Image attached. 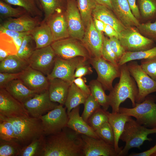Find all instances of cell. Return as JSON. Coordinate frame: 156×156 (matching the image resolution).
<instances>
[{"label":"cell","mask_w":156,"mask_h":156,"mask_svg":"<svg viewBox=\"0 0 156 156\" xmlns=\"http://www.w3.org/2000/svg\"><path fill=\"white\" fill-rule=\"evenodd\" d=\"M96 4L104 5L112 10L111 0H92Z\"/></svg>","instance_id":"cell-57"},{"label":"cell","mask_w":156,"mask_h":156,"mask_svg":"<svg viewBox=\"0 0 156 156\" xmlns=\"http://www.w3.org/2000/svg\"><path fill=\"white\" fill-rule=\"evenodd\" d=\"M156 57V46L150 49L135 52L126 51L119 60V66L131 61L143 60Z\"/></svg>","instance_id":"cell-34"},{"label":"cell","mask_w":156,"mask_h":156,"mask_svg":"<svg viewBox=\"0 0 156 156\" xmlns=\"http://www.w3.org/2000/svg\"><path fill=\"white\" fill-rule=\"evenodd\" d=\"M36 1L39 8H41V7L40 4L39 0H36Z\"/></svg>","instance_id":"cell-59"},{"label":"cell","mask_w":156,"mask_h":156,"mask_svg":"<svg viewBox=\"0 0 156 156\" xmlns=\"http://www.w3.org/2000/svg\"><path fill=\"white\" fill-rule=\"evenodd\" d=\"M156 152V142L155 145L150 149L142 152L138 153H133L130 154V156H150Z\"/></svg>","instance_id":"cell-55"},{"label":"cell","mask_w":156,"mask_h":156,"mask_svg":"<svg viewBox=\"0 0 156 156\" xmlns=\"http://www.w3.org/2000/svg\"><path fill=\"white\" fill-rule=\"evenodd\" d=\"M84 58L78 57L64 59L56 57L53 69L47 76V78L49 80L58 78L72 83L75 79L74 74L75 70Z\"/></svg>","instance_id":"cell-12"},{"label":"cell","mask_w":156,"mask_h":156,"mask_svg":"<svg viewBox=\"0 0 156 156\" xmlns=\"http://www.w3.org/2000/svg\"><path fill=\"white\" fill-rule=\"evenodd\" d=\"M88 61L97 73L96 79L105 90L111 91L113 88L114 80L120 77V66H115L102 57H91Z\"/></svg>","instance_id":"cell-9"},{"label":"cell","mask_w":156,"mask_h":156,"mask_svg":"<svg viewBox=\"0 0 156 156\" xmlns=\"http://www.w3.org/2000/svg\"><path fill=\"white\" fill-rule=\"evenodd\" d=\"M49 80L48 91L51 100L64 105L68 89L71 83L58 78Z\"/></svg>","instance_id":"cell-23"},{"label":"cell","mask_w":156,"mask_h":156,"mask_svg":"<svg viewBox=\"0 0 156 156\" xmlns=\"http://www.w3.org/2000/svg\"><path fill=\"white\" fill-rule=\"evenodd\" d=\"M140 65L144 71L156 81V57L141 60Z\"/></svg>","instance_id":"cell-47"},{"label":"cell","mask_w":156,"mask_h":156,"mask_svg":"<svg viewBox=\"0 0 156 156\" xmlns=\"http://www.w3.org/2000/svg\"><path fill=\"white\" fill-rule=\"evenodd\" d=\"M81 135L66 127L60 132L46 136L42 156H83Z\"/></svg>","instance_id":"cell-1"},{"label":"cell","mask_w":156,"mask_h":156,"mask_svg":"<svg viewBox=\"0 0 156 156\" xmlns=\"http://www.w3.org/2000/svg\"><path fill=\"white\" fill-rule=\"evenodd\" d=\"M83 156H118L114 146L100 138L81 135Z\"/></svg>","instance_id":"cell-16"},{"label":"cell","mask_w":156,"mask_h":156,"mask_svg":"<svg viewBox=\"0 0 156 156\" xmlns=\"http://www.w3.org/2000/svg\"><path fill=\"white\" fill-rule=\"evenodd\" d=\"M41 18L33 17L27 13L18 18H10L1 21L0 26L19 32H31L39 25Z\"/></svg>","instance_id":"cell-19"},{"label":"cell","mask_w":156,"mask_h":156,"mask_svg":"<svg viewBox=\"0 0 156 156\" xmlns=\"http://www.w3.org/2000/svg\"><path fill=\"white\" fill-rule=\"evenodd\" d=\"M120 69L119 81L108 95L112 112H119L120 105L127 99L130 100L133 107H134L138 94L137 86L129 72L127 64L120 66Z\"/></svg>","instance_id":"cell-2"},{"label":"cell","mask_w":156,"mask_h":156,"mask_svg":"<svg viewBox=\"0 0 156 156\" xmlns=\"http://www.w3.org/2000/svg\"><path fill=\"white\" fill-rule=\"evenodd\" d=\"M112 10L125 27H137L140 23L132 12L127 0H111Z\"/></svg>","instance_id":"cell-21"},{"label":"cell","mask_w":156,"mask_h":156,"mask_svg":"<svg viewBox=\"0 0 156 156\" xmlns=\"http://www.w3.org/2000/svg\"><path fill=\"white\" fill-rule=\"evenodd\" d=\"M86 80L83 77L75 78L73 82L83 92L88 96L91 94V91L89 85L86 84Z\"/></svg>","instance_id":"cell-51"},{"label":"cell","mask_w":156,"mask_h":156,"mask_svg":"<svg viewBox=\"0 0 156 156\" xmlns=\"http://www.w3.org/2000/svg\"><path fill=\"white\" fill-rule=\"evenodd\" d=\"M91 94L97 101L102 108L107 110L110 105L108 95H107L102 84L96 79L91 80L89 82Z\"/></svg>","instance_id":"cell-30"},{"label":"cell","mask_w":156,"mask_h":156,"mask_svg":"<svg viewBox=\"0 0 156 156\" xmlns=\"http://www.w3.org/2000/svg\"><path fill=\"white\" fill-rule=\"evenodd\" d=\"M79 105L73 109L68 115L66 127L80 135L100 138L95 131L79 115Z\"/></svg>","instance_id":"cell-22"},{"label":"cell","mask_w":156,"mask_h":156,"mask_svg":"<svg viewBox=\"0 0 156 156\" xmlns=\"http://www.w3.org/2000/svg\"><path fill=\"white\" fill-rule=\"evenodd\" d=\"M109 40L110 47L116 55L118 61L126 51L118 38L113 37L110 38Z\"/></svg>","instance_id":"cell-49"},{"label":"cell","mask_w":156,"mask_h":156,"mask_svg":"<svg viewBox=\"0 0 156 156\" xmlns=\"http://www.w3.org/2000/svg\"><path fill=\"white\" fill-rule=\"evenodd\" d=\"M103 38L102 34L99 32L95 27L92 18L85 29L84 36L81 41L91 57H102Z\"/></svg>","instance_id":"cell-18"},{"label":"cell","mask_w":156,"mask_h":156,"mask_svg":"<svg viewBox=\"0 0 156 156\" xmlns=\"http://www.w3.org/2000/svg\"><path fill=\"white\" fill-rule=\"evenodd\" d=\"M18 79L28 88L36 93L48 90L49 82L47 76L29 66L21 73Z\"/></svg>","instance_id":"cell-17"},{"label":"cell","mask_w":156,"mask_h":156,"mask_svg":"<svg viewBox=\"0 0 156 156\" xmlns=\"http://www.w3.org/2000/svg\"><path fill=\"white\" fill-rule=\"evenodd\" d=\"M104 32L109 38L115 37L118 38L119 34L116 30L109 25L106 24Z\"/></svg>","instance_id":"cell-54"},{"label":"cell","mask_w":156,"mask_h":156,"mask_svg":"<svg viewBox=\"0 0 156 156\" xmlns=\"http://www.w3.org/2000/svg\"><path fill=\"white\" fill-rule=\"evenodd\" d=\"M137 28L143 36L156 42V21L140 23Z\"/></svg>","instance_id":"cell-45"},{"label":"cell","mask_w":156,"mask_h":156,"mask_svg":"<svg viewBox=\"0 0 156 156\" xmlns=\"http://www.w3.org/2000/svg\"><path fill=\"white\" fill-rule=\"evenodd\" d=\"M46 22L50 29L53 42L70 37L65 12L61 10L55 12Z\"/></svg>","instance_id":"cell-20"},{"label":"cell","mask_w":156,"mask_h":156,"mask_svg":"<svg viewBox=\"0 0 156 156\" xmlns=\"http://www.w3.org/2000/svg\"><path fill=\"white\" fill-rule=\"evenodd\" d=\"M23 38L24 37L15 38H14V42L18 50L21 45L23 40Z\"/></svg>","instance_id":"cell-58"},{"label":"cell","mask_w":156,"mask_h":156,"mask_svg":"<svg viewBox=\"0 0 156 156\" xmlns=\"http://www.w3.org/2000/svg\"><path fill=\"white\" fill-rule=\"evenodd\" d=\"M21 73H0V88H5L10 82L14 80L18 79Z\"/></svg>","instance_id":"cell-50"},{"label":"cell","mask_w":156,"mask_h":156,"mask_svg":"<svg viewBox=\"0 0 156 156\" xmlns=\"http://www.w3.org/2000/svg\"><path fill=\"white\" fill-rule=\"evenodd\" d=\"M22 148L14 139L9 141L0 139V156H18Z\"/></svg>","instance_id":"cell-37"},{"label":"cell","mask_w":156,"mask_h":156,"mask_svg":"<svg viewBox=\"0 0 156 156\" xmlns=\"http://www.w3.org/2000/svg\"><path fill=\"white\" fill-rule=\"evenodd\" d=\"M23 105L31 116L38 118L58 105L51 100L48 90L36 93Z\"/></svg>","instance_id":"cell-15"},{"label":"cell","mask_w":156,"mask_h":156,"mask_svg":"<svg viewBox=\"0 0 156 156\" xmlns=\"http://www.w3.org/2000/svg\"><path fill=\"white\" fill-rule=\"evenodd\" d=\"M0 116L19 118L30 116L23 104L12 96L5 88H0Z\"/></svg>","instance_id":"cell-13"},{"label":"cell","mask_w":156,"mask_h":156,"mask_svg":"<svg viewBox=\"0 0 156 156\" xmlns=\"http://www.w3.org/2000/svg\"><path fill=\"white\" fill-rule=\"evenodd\" d=\"M118 39L126 51H145L155 46L153 40L143 36L134 27H126L119 34Z\"/></svg>","instance_id":"cell-7"},{"label":"cell","mask_w":156,"mask_h":156,"mask_svg":"<svg viewBox=\"0 0 156 156\" xmlns=\"http://www.w3.org/2000/svg\"><path fill=\"white\" fill-rule=\"evenodd\" d=\"M8 4L24 8L27 14L32 17L41 18L42 11L39 8L36 0H1Z\"/></svg>","instance_id":"cell-33"},{"label":"cell","mask_w":156,"mask_h":156,"mask_svg":"<svg viewBox=\"0 0 156 156\" xmlns=\"http://www.w3.org/2000/svg\"><path fill=\"white\" fill-rule=\"evenodd\" d=\"M83 104L84 109L81 116L87 122L91 115L101 106L91 94L88 96Z\"/></svg>","instance_id":"cell-44"},{"label":"cell","mask_w":156,"mask_h":156,"mask_svg":"<svg viewBox=\"0 0 156 156\" xmlns=\"http://www.w3.org/2000/svg\"><path fill=\"white\" fill-rule=\"evenodd\" d=\"M5 118L12 123L14 130V139L23 148L44 134L40 118L30 116L24 118Z\"/></svg>","instance_id":"cell-3"},{"label":"cell","mask_w":156,"mask_h":156,"mask_svg":"<svg viewBox=\"0 0 156 156\" xmlns=\"http://www.w3.org/2000/svg\"><path fill=\"white\" fill-rule=\"evenodd\" d=\"M77 4L85 29L92 18V12L96 4L92 0H77Z\"/></svg>","instance_id":"cell-35"},{"label":"cell","mask_w":156,"mask_h":156,"mask_svg":"<svg viewBox=\"0 0 156 156\" xmlns=\"http://www.w3.org/2000/svg\"><path fill=\"white\" fill-rule=\"evenodd\" d=\"M5 88L12 96L23 104L37 93L28 88L18 79L10 82Z\"/></svg>","instance_id":"cell-26"},{"label":"cell","mask_w":156,"mask_h":156,"mask_svg":"<svg viewBox=\"0 0 156 156\" xmlns=\"http://www.w3.org/2000/svg\"><path fill=\"white\" fill-rule=\"evenodd\" d=\"M27 13L23 8L18 7L14 8L1 0H0V18L3 20L10 18H18Z\"/></svg>","instance_id":"cell-39"},{"label":"cell","mask_w":156,"mask_h":156,"mask_svg":"<svg viewBox=\"0 0 156 156\" xmlns=\"http://www.w3.org/2000/svg\"><path fill=\"white\" fill-rule=\"evenodd\" d=\"M131 117L119 112H109L108 114V122L112 128L114 134V147L118 155L123 148V147L119 146V141L124 130L125 124Z\"/></svg>","instance_id":"cell-25"},{"label":"cell","mask_w":156,"mask_h":156,"mask_svg":"<svg viewBox=\"0 0 156 156\" xmlns=\"http://www.w3.org/2000/svg\"><path fill=\"white\" fill-rule=\"evenodd\" d=\"M36 44V49L51 45L53 42L50 29L46 22L42 21L40 24L31 31Z\"/></svg>","instance_id":"cell-27"},{"label":"cell","mask_w":156,"mask_h":156,"mask_svg":"<svg viewBox=\"0 0 156 156\" xmlns=\"http://www.w3.org/2000/svg\"><path fill=\"white\" fill-rule=\"evenodd\" d=\"M127 66L137 84L138 94L136 103H141L150 94L156 92V81L144 71L137 62L130 61Z\"/></svg>","instance_id":"cell-8"},{"label":"cell","mask_w":156,"mask_h":156,"mask_svg":"<svg viewBox=\"0 0 156 156\" xmlns=\"http://www.w3.org/2000/svg\"><path fill=\"white\" fill-rule=\"evenodd\" d=\"M0 33L5 34L14 38L23 37L31 34V32H19L8 29L0 26Z\"/></svg>","instance_id":"cell-52"},{"label":"cell","mask_w":156,"mask_h":156,"mask_svg":"<svg viewBox=\"0 0 156 156\" xmlns=\"http://www.w3.org/2000/svg\"><path fill=\"white\" fill-rule=\"evenodd\" d=\"M60 104L53 109L40 118L46 136L54 134L61 131L67 126L68 115L66 107Z\"/></svg>","instance_id":"cell-10"},{"label":"cell","mask_w":156,"mask_h":156,"mask_svg":"<svg viewBox=\"0 0 156 156\" xmlns=\"http://www.w3.org/2000/svg\"><path fill=\"white\" fill-rule=\"evenodd\" d=\"M56 57L50 45L36 49L28 61L30 67L47 76L53 69Z\"/></svg>","instance_id":"cell-11"},{"label":"cell","mask_w":156,"mask_h":156,"mask_svg":"<svg viewBox=\"0 0 156 156\" xmlns=\"http://www.w3.org/2000/svg\"><path fill=\"white\" fill-rule=\"evenodd\" d=\"M112 10L104 5L96 4L93 11V17L113 27L119 34L125 28Z\"/></svg>","instance_id":"cell-24"},{"label":"cell","mask_w":156,"mask_h":156,"mask_svg":"<svg viewBox=\"0 0 156 156\" xmlns=\"http://www.w3.org/2000/svg\"><path fill=\"white\" fill-rule=\"evenodd\" d=\"M154 133H156V128H148L139 124L131 117L126 122L124 130L120 138L125 142V145L118 156L126 155L131 148H140L146 140L151 141L152 139L148 138V136Z\"/></svg>","instance_id":"cell-4"},{"label":"cell","mask_w":156,"mask_h":156,"mask_svg":"<svg viewBox=\"0 0 156 156\" xmlns=\"http://www.w3.org/2000/svg\"><path fill=\"white\" fill-rule=\"evenodd\" d=\"M155 96L148 95L132 108L120 107L119 112L135 118L140 124L150 128H156V103Z\"/></svg>","instance_id":"cell-5"},{"label":"cell","mask_w":156,"mask_h":156,"mask_svg":"<svg viewBox=\"0 0 156 156\" xmlns=\"http://www.w3.org/2000/svg\"><path fill=\"white\" fill-rule=\"evenodd\" d=\"M36 49L35 42L31 34L25 36L16 55L22 59L28 61Z\"/></svg>","instance_id":"cell-36"},{"label":"cell","mask_w":156,"mask_h":156,"mask_svg":"<svg viewBox=\"0 0 156 156\" xmlns=\"http://www.w3.org/2000/svg\"><path fill=\"white\" fill-rule=\"evenodd\" d=\"M56 56L64 59L81 57L88 59L91 57L81 41L69 37L53 42L51 45Z\"/></svg>","instance_id":"cell-6"},{"label":"cell","mask_w":156,"mask_h":156,"mask_svg":"<svg viewBox=\"0 0 156 156\" xmlns=\"http://www.w3.org/2000/svg\"><path fill=\"white\" fill-rule=\"evenodd\" d=\"M29 66L28 61L21 59L16 55H10L0 61V73H21Z\"/></svg>","instance_id":"cell-28"},{"label":"cell","mask_w":156,"mask_h":156,"mask_svg":"<svg viewBox=\"0 0 156 156\" xmlns=\"http://www.w3.org/2000/svg\"><path fill=\"white\" fill-rule=\"evenodd\" d=\"M14 138V130L12 122L8 119L0 116V139L5 141Z\"/></svg>","instance_id":"cell-42"},{"label":"cell","mask_w":156,"mask_h":156,"mask_svg":"<svg viewBox=\"0 0 156 156\" xmlns=\"http://www.w3.org/2000/svg\"><path fill=\"white\" fill-rule=\"evenodd\" d=\"M109 113L107 110L100 108L91 115L87 122L95 131L104 123L108 122Z\"/></svg>","instance_id":"cell-40"},{"label":"cell","mask_w":156,"mask_h":156,"mask_svg":"<svg viewBox=\"0 0 156 156\" xmlns=\"http://www.w3.org/2000/svg\"><path fill=\"white\" fill-rule=\"evenodd\" d=\"M95 131L100 139L108 144L114 147V134L112 128L108 122L104 123Z\"/></svg>","instance_id":"cell-41"},{"label":"cell","mask_w":156,"mask_h":156,"mask_svg":"<svg viewBox=\"0 0 156 156\" xmlns=\"http://www.w3.org/2000/svg\"><path fill=\"white\" fill-rule=\"evenodd\" d=\"M140 17L146 22L156 21V0H137Z\"/></svg>","instance_id":"cell-31"},{"label":"cell","mask_w":156,"mask_h":156,"mask_svg":"<svg viewBox=\"0 0 156 156\" xmlns=\"http://www.w3.org/2000/svg\"><path fill=\"white\" fill-rule=\"evenodd\" d=\"M65 14L70 37L81 41L85 29L75 0H67Z\"/></svg>","instance_id":"cell-14"},{"label":"cell","mask_w":156,"mask_h":156,"mask_svg":"<svg viewBox=\"0 0 156 156\" xmlns=\"http://www.w3.org/2000/svg\"><path fill=\"white\" fill-rule=\"evenodd\" d=\"M93 21L95 27L99 33L104 32L106 24L102 21L93 17Z\"/></svg>","instance_id":"cell-56"},{"label":"cell","mask_w":156,"mask_h":156,"mask_svg":"<svg viewBox=\"0 0 156 156\" xmlns=\"http://www.w3.org/2000/svg\"><path fill=\"white\" fill-rule=\"evenodd\" d=\"M133 14L139 21L140 19V15L136 0H127Z\"/></svg>","instance_id":"cell-53"},{"label":"cell","mask_w":156,"mask_h":156,"mask_svg":"<svg viewBox=\"0 0 156 156\" xmlns=\"http://www.w3.org/2000/svg\"><path fill=\"white\" fill-rule=\"evenodd\" d=\"M0 49L7 52L9 55H16L18 51L14 38L3 33H0Z\"/></svg>","instance_id":"cell-43"},{"label":"cell","mask_w":156,"mask_h":156,"mask_svg":"<svg viewBox=\"0 0 156 156\" xmlns=\"http://www.w3.org/2000/svg\"><path fill=\"white\" fill-rule=\"evenodd\" d=\"M102 57L115 66L119 67L117 57L111 48L109 39L104 36L102 50Z\"/></svg>","instance_id":"cell-46"},{"label":"cell","mask_w":156,"mask_h":156,"mask_svg":"<svg viewBox=\"0 0 156 156\" xmlns=\"http://www.w3.org/2000/svg\"><path fill=\"white\" fill-rule=\"evenodd\" d=\"M152 156H156V152Z\"/></svg>","instance_id":"cell-60"},{"label":"cell","mask_w":156,"mask_h":156,"mask_svg":"<svg viewBox=\"0 0 156 156\" xmlns=\"http://www.w3.org/2000/svg\"><path fill=\"white\" fill-rule=\"evenodd\" d=\"M88 96L74 82L72 83L69 88L64 104L68 114L74 108L83 104Z\"/></svg>","instance_id":"cell-29"},{"label":"cell","mask_w":156,"mask_h":156,"mask_svg":"<svg viewBox=\"0 0 156 156\" xmlns=\"http://www.w3.org/2000/svg\"><path fill=\"white\" fill-rule=\"evenodd\" d=\"M46 136L44 134L23 147L18 156H42L44 147Z\"/></svg>","instance_id":"cell-32"},{"label":"cell","mask_w":156,"mask_h":156,"mask_svg":"<svg viewBox=\"0 0 156 156\" xmlns=\"http://www.w3.org/2000/svg\"><path fill=\"white\" fill-rule=\"evenodd\" d=\"M42 10L44 13L42 21L46 22L55 12L62 10L63 0H39Z\"/></svg>","instance_id":"cell-38"},{"label":"cell","mask_w":156,"mask_h":156,"mask_svg":"<svg viewBox=\"0 0 156 156\" xmlns=\"http://www.w3.org/2000/svg\"><path fill=\"white\" fill-rule=\"evenodd\" d=\"M88 59L84 58L77 67L74 74L75 78L90 75L93 73Z\"/></svg>","instance_id":"cell-48"}]
</instances>
